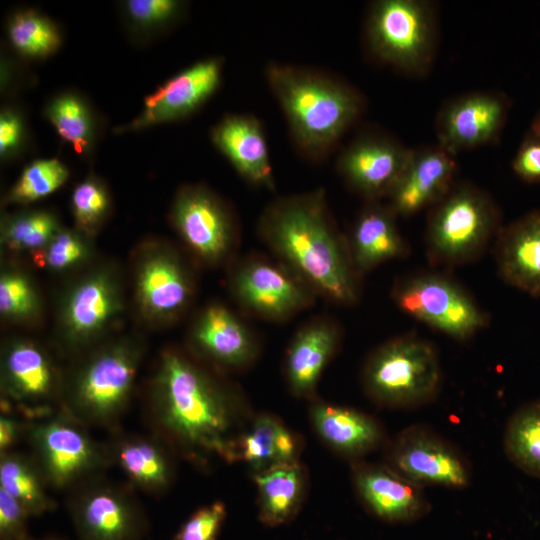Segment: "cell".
Returning a JSON list of instances; mask_svg holds the SVG:
<instances>
[{"mask_svg":"<svg viewBox=\"0 0 540 540\" xmlns=\"http://www.w3.org/2000/svg\"><path fill=\"white\" fill-rule=\"evenodd\" d=\"M259 229L282 264L314 293L342 305L358 301L359 275L348 242L331 219L323 189L272 203Z\"/></svg>","mask_w":540,"mask_h":540,"instance_id":"6da1fadb","label":"cell"},{"mask_svg":"<svg viewBox=\"0 0 540 540\" xmlns=\"http://www.w3.org/2000/svg\"><path fill=\"white\" fill-rule=\"evenodd\" d=\"M148 403L156 430L181 449L237 460L230 392L181 351L168 349L160 355Z\"/></svg>","mask_w":540,"mask_h":540,"instance_id":"7a4b0ae2","label":"cell"},{"mask_svg":"<svg viewBox=\"0 0 540 540\" xmlns=\"http://www.w3.org/2000/svg\"><path fill=\"white\" fill-rule=\"evenodd\" d=\"M266 78L296 145L310 157L324 155L363 109L353 87L308 69L271 63Z\"/></svg>","mask_w":540,"mask_h":540,"instance_id":"3957f363","label":"cell"},{"mask_svg":"<svg viewBox=\"0 0 540 540\" xmlns=\"http://www.w3.org/2000/svg\"><path fill=\"white\" fill-rule=\"evenodd\" d=\"M501 212L478 186L455 183L428 215L426 254L435 266H461L479 259L501 229Z\"/></svg>","mask_w":540,"mask_h":540,"instance_id":"277c9868","label":"cell"},{"mask_svg":"<svg viewBox=\"0 0 540 540\" xmlns=\"http://www.w3.org/2000/svg\"><path fill=\"white\" fill-rule=\"evenodd\" d=\"M363 385L368 396L388 408L414 409L438 394L442 372L436 348L415 334L397 336L367 359Z\"/></svg>","mask_w":540,"mask_h":540,"instance_id":"5b68a950","label":"cell"},{"mask_svg":"<svg viewBox=\"0 0 540 540\" xmlns=\"http://www.w3.org/2000/svg\"><path fill=\"white\" fill-rule=\"evenodd\" d=\"M365 38L370 53L381 63L424 76L437 53L435 7L425 0L375 1L368 12Z\"/></svg>","mask_w":540,"mask_h":540,"instance_id":"8992f818","label":"cell"},{"mask_svg":"<svg viewBox=\"0 0 540 540\" xmlns=\"http://www.w3.org/2000/svg\"><path fill=\"white\" fill-rule=\"evenodd\" d=\"M141 355V347L126 339L93 353L68 385L64 412L83 425L116 420L130 400Z\"/></svg>","mask_w":540,"mask_h":540,"instance_id":"52a82bcc","label":"cell"},{"mask_svg":"<svg viewBox=\"0 0 540 540\" xmlns=\"http://www.w3.org/2000/svg\"><path fill=\"white\" fill-rule=\"evenodd\" d=\"M391 296L400 310L455 340H467L489 324L487 312L472 294L444 273L402 277Z\"/></svg>","mask_w":540,"mask_h":540,"instance_id":"ba28073f","label":"cell"},{"mask_svg":"<svg viewBox=\"0 0 540 540\" xmlns=\"http://www.w3.org/2000/svg\"><path fill=\"white\" fill-rule=\"evenodd\" d=\"M29 442L47 484L64 489L92 479L108 463V454L62 412L39 419L28 428Z\"/></svg>","mask_w":540,"mask_h":540,"instance_id":"9c48e42d","label":"cell"},{"mask_svg":"<svg viewBox=\"0 0 540 540\" xmlns=\"http://www.w3.org/2000/svg\"><path fill=\"white\" fill-rule=\"evenodd\" d=\"M78 487L68 505L77 540H144L148 519L130 489L99 480Z\"/></svg>","mask_w":540,"mask_h":540,"instance_id":"30bf717a","label":"cell"},{"mask_svg":"<svg viewBox=\"0 0 540 540\" xmlns=\"http://www.w3.org/2000/svg\"><path fill=\"white\" fill-rule=\"evenodd\" d=\"M388 466L424 487H466L471 478L469 462L451 442L423 425L402 430L391 443Z\"/></svg>","mask_w":540,"mask_h":540,"instance_id":"8fae6325","label":"cell"},{"mask_svg":"<svg viewBox=\"0 0 540 540\" xmlns=\"http://www.w3.org/2000/svg\"><path fill=\"white\" fill-rule=\"evenodd\" d=\"M57 384L55 366L44 349L24 339L5 344L1 354V411L15 405L28 418H44L51 412L49 402Z\"/></svg>","mask_w":540,"mask_h":540,"instance_id":"7c38bea8","label":"cell"},{"mask_svg":"<svg viewBox=\"0 0 540 540\" xmlns=\"http://www.w3.org/2000/svg\"><path fill=\"white\" fill-rule=\"evenodd\" d=\"M123 309L114 271L99 268L77 280L60 308V334L68 348H81L108 329Z\"/></svg>","mask_w":540,"mask_h":540,"instance_id":"4fadbf2b","label":"cell"},{"mask_svg":"<svg viewBox=\"0 0 540 540\" xmlns=\"http://www.w3.org/2000/svg\"><path fill=\"white\" fill-rule=\"evenodd\" d=\"M231 290L249 312L281 320L308 307L314 291L283 264L264 259L242 262L231 277Z\"/></svg>","mask_w":540,"mask_h":540,"instance_id":"5bb4252c","label":"cell"},{"mask_svg":"<svg viewBox=\"0 0 540 540\" xmlns=\"http://www.w3.org/2000/svg\"><path fill=\"white\" fill-rule=\"evenodd\" d=\"M510 109L502 93L476 91L447 101L436 118L438 144L454 156L462 151L495 143Z\"/></svg>","mask_w":540,"mask_h":540,"instance_id":"9a60e30c","label":"cell"},{"mask_svg":"<svg viewBox=\"0 0 540 540\" xmlns=\"http://www.w3.org/2000/svg\"><path fill=\"white\" fill-rule=\"evenodd\" d=\"M171 218L182 240L203 262L217 264L231 252L235 239L232 218L221 201L204 187L180 189Z\"/></svg>","mask_w":540,"mask_h":540,"instance_id":"2e32d148","label":"cell"},{"mask_svg":"<svg viewBox=\"0 0 540 540\" xmlns=\"http://www.w3.org/2000/svg\"><path fill=\"white\" fill-rule=\"evenodd\" d=\"M192 295L191 276L175 252L155 247L140 257L135 274V297L147 320L171 321L185 310Z\"/></svg>","mask_w":540,"mask_h":540,"instance_id":"e0dca14e","label":"cell"},{"mask_svg":"<svg viewBox=\"0 0 540 540\" xmlns=\"http://www.w3.org/2000/svg\"><path fill=\"white\" fill-rule=\"evenodd\" d=\"M455 156L439 144L411 149L398 180L388 195L398 216H411L432 208L455 185Z\"/></svg>","mask_w":540,"mask_h":540,"instance_id":"ac0fdd59","label":"cell"},{"mask_svg":"<svg viewBox=\"0 0 540 540\" xmlns=\"http://www.w3.org/2000/svg\"><path fill=\"white\" fill-rule=\"evenodd\" d=\"M411 149L380 135H366L352 142L340 155L338 170L347 184L374 202L388 197Z\"/></svg>","mask_w":540,"mask_h":540,"instance_id":"d6986e66","label":"cell"},{"mask_svg":"<svg viewBox=\"0 0 540 540\" xmlns=\"http://www.w3.org/2000/svg\"><path fill=\"white\" fill-rule=\"evenodd\" d=\"M221 73L222 64L216 58L183 70L146 96L142 112L126 130L143 129L191 114L216 91Z\"/></svg>","mask_w":540,"mask_h":540,"instance_id":"ffe728a7","label":"cell"},{"mask_svg":"<svg viewBox=\"0 0 540 540\" xmlns=\"http://www.w3.org/2000/svg\"><path fill=\"white\" fill-rule=\"evenodd\" d=\"M353 481L366 508L384 521L413 522L430 509L423 487L388 465L358 464Z\"/></svg>","mask_w":540,"mask_h":540,"instance_id":"44dd1931","label":"cell"},{"mask_svg":"<svg viewBox=\"0 0 540 540\" xmlns=\"http://www.w3.org/2000/svg\"><path fill=\"white\" fill-rule=\"evenodd\" d=\"M494 255L504 282L532 297H540V209L502 226Z\"/></svg>","mask_w":540,"mask_h":540,"instance_id":"7402d4cb","label":"cell"},{"mask_svg":"<svg viewBox=\"0 0 540 540\" xmlns=\"http://www.w3.org/2000/svg\"><path fill=\"white\" fill-rule=\"evenodd\" d=\"M212 142L247 182L274 188V176L264 130L252 115L224 117L211 132Z\"/></svg>","mask_w":540,"mask_h":540,"instance_id":"603a6c76","label":"cell"},{"mask_svg":"<svg viewBox=\"0 0 540 540\" xmlns=\"http://www.w3.org/2000/svg\"><path fill=\"white\" fill-rule=\"evenodd\" d=\"M191 341L202 355L227 367L244 366L257 352L250 329L220 304H211L200 312L191 330Z\"/></svg>","mask_w":540,"mask_h":540,"instance_id":"cb8c5ba5","label":"cell"},{"mask_svg":"<svg viewBox=\"0 0 540 540\" xmlns=\"http://www.w3.org/2000/svg\"><path fill=\"white\" fill-rule=\"evenodd\" d=\"M396 214L390 206L377 202L367 205L352 227L349 251L358 275L397 258L405 257L409 247L401 235Z\"/></svg>","mask_w":540,"mask_h":540,"instance_id":"d4e9b609","label":"cell"},{"mask_svg":"<svg viewBox=\"0 0 540 540\" xmlns=\"http://www.w3.org/2000/svg\"><path fill=\"white\" fill-rule=\"evenodd\" d=\"M339 342V331L330 321L314 320L294 336L286 357V376L292 392L311 394L333 356Z\"/></svg>","mask_w":540,"mask_h":540,"instance_id":"484cf974","label":"cell"},{"mask_svg":"<svg viewBox=\"0 0 540 540\" xmlns=\"http://www.w3.org/2000/svg\"><path fill=\"white\" fill-rule=\"evenodd\" d=\"M311 419L319 436L334 450L350 458L375 450L384 440L381 425L370 415L353 408L316 404Z\"/></svg>","mask_w":540,"mask_h":540,"instance_id":"4316f807","label":"cell"},{"mask_svg":"<svg viewBox=\"0 0 540 540\" xmlns=\"http://www.w3.org/2000/svg\"><path fill=\"white\" fill-rule=\"evenodd\" d=\"M259 518L268 526H278L293 518L304 490V474L295 463L273 465L255 476Z\"/></svg>","mask_w":540,"mask_h":540,"instance_id":"83f0119b","label":"cell"},{"mask_svg":"<svg viewBox=\"0 0 540 540\" xmlns=\"http://www.w3.org/2000/svg\"><path fill=\"white\" fill-rule=\"evenodd\" d=\"M112 455L132 484L140 489L157 494L169 486L172 479L171 463L156 439H122L115 445Z\"/></svg>","mask_w":540,"mask_h":540,"instance_id":"f1b7e54d","label":"cell"},{"mask_svg":"<svg viewBox=\"0 0 540 540\" xmlns=\"http://www.w3.org/2000/svg\"><path fill=\"white\" fill-rule=\"evenodd\" d=\"M46 484L35 462L11 451L1 454L0 488L19 501L30 516H39L54 508L55 502L46 492Z\"/></svg>","mask_w":540,"mask_h":540,"instance_id":"f546056e","label":"cell"},{"mask_svg":"<svg viewBox=\"0 0 540 540\" xmlns=\"http://www.w3.org/2000/svg\"><path fill=\"white\" fill-rule=\"evenodd\" d=\"M504 450L525 473L540 478V400L519 407L504 434Z\"/></svg>","mask_w":540,"mask_h":540,"instance_id":"4dcf8cb0","label":"cell"},{"mask_svg":"<svg viewBox=\"0 0 540 540\" xmlns=\"http://www.w3.org/2000/svg\"><path fill=\"white\" fill-rule=\"evenodd\" d=\"M60 230L57 218L47 211H27L6 217L1 225V242L13 251L44 249Z\"/></svg>","mask_w":540,"mask_h":540,"instance_id":"1f68e13d","label":"cell"},{"mask_svg":"<svg viewBox=\"0 0 540 540\" xmlns=\"http://www.w3.org/2000/svg\"><path fill=\"white\" fill-rule=\"evenodd\" d=\"M8 36L21 54L33 58L54 53L61 43L60 34L53 23L32 11L13 16L8 26Z\"/></svg>","mask_w":540,"mask_h":540,"instance_id":"d6a6232c","label":"cell"},{"mask_svg":"<svg viewBox=\"0 0 540 540\" xmlns=\"http://www.w3.org/2000/svg\"><path fill=\"white\" fill-rule=\"evenodd\" d=\"M46 116L62 139L82 154L89 148L93 125L84 102L73 94L55 98L46 108Z\"/></svg>","mask_w":540,"mask_h":540,"instance_id":"836d02e7","label":"cell"},{"mask_svg":"<svg viewBox=\"0 0 540 540\" xmlns=\"http://www.w3.org/2000/svg\"><path fill=\"white\" fill-rule=\"evenodd\" d=\"M69 177L67 167L57 159L30 163L6 195V201L27 204L44 198L60 188Z\"/></svg>","mask_w":540,"mask_h":540,"instance_id":"e575fe53","label":"cell"},{"mask_svg":"<svg viewBox=\"0 0 540 540\" xmlns=\"http://www.w3.org/2000/svg\"><path fill=\"white\" fill-rule=\"evenodd\" d=\"M40 298L30 278L17 270L0 276V313L11 321H28L40 311Z\"/></svg>","mask_w":540,"mask_h":540,"instance_id":"d590c367","label":"cell"},{"mask_svg":"<svg viewBox=\"0 0 540 540\" xmlns=\"http://www.w3.org/2000/svg\"><path fill=\"white\" fill-rule=\"evenodd\" d=\"M280 424L268 415L256 418L251 430L236 442L237 460L243 459L257 472L275 465V441Z\"/></svg>","mask_w":540,"mask_h":540,"instance_id":"8d00e7d4","label":"cell"},{"mask_svg":"<svg viewBox=\"0 0 540 540\" xmlns=\"http://www.w3.org/2000/svg\"><path fill=\"white\" fill-rule=\"evenodd\" d=\"M71 206L79 232L92 234L107 216L110 206L107 190L100 181L88 178L75 187Z\"/></svg>","mask_w":540,"mask_h":540,"instance_id":"74e56055","label":"cell"},{"mask_svg":"<svg viewBox=\"0 0 540 540\" xmlns=\"http://www.w3.org/2000/svg\"><path fill=\"white\" fill-rule=\"evenodd\" d=\"M89 252L83 233L60 228L49 244L36 253L35 261L49 270L63 271L85 261Z\"/></svg>","mask_w":540,"mask_h":540,"instance_id":"f35d334b","label":"cell"},{"mask_svg":"<svg viewBox=\"0 0 540 540\" xmlns=\"http://www.w3.org/2000/svg\"><path fill=\"white\" fill-rule=\"evenodd\" d=\"M225 517L222 502L203 506L182 524L173 540H218Z\"/></svg>","mask_w":540,"mask_h":540,"instance_id":"ab89813d","label":"cell"},{"mask_svg":"<svg viewBox=\"0 0 540 540\" xmlns=\"http://www.w3.org/2000/svg\"><path fill=\"white\" fill-rule=\"evenodd\" d=\"M26 508L0 488V540H32L28 534Z\"/></svg>","mask_w":540,"mask_h":540,"instance_id":"60d3db41","label":"cell"},{"mask_svg":"<svg viewBox=\"0 0 540 540\" xmlns=\"http://www.w3.org/2000/svg\"><path fill=\"white\" fill-rule=\"evenodd\" d=\"M129 17L139 26L164 24L178 12L180 3L174 0H129L125 4Z\"/></svg>","mask_w":540,"mask_h":540,"instance_id":"b9f144b4","label":"cell"},{"mask_svg":"<svg viewBox=\"0 0 540 540\" xmlns=\"http://www.w3.org/2000/svg\"><path fill=\"white\" fill-rule=\"evenodd\" d=\"M512 169L524 182L540 183V139L530 130L512 160Z\"/></svg>","mask_w":540,"mask_h":540,"instance_id":"7bdbcfd3","label":"cell"},{"mask_svg":"<svg viewBox=\"0 0 540 540\" xmlns=\"http://www.w3.org/2000/svg\"><path fill=\"white\" fill-rule=\"evenodd\" d=\"M23 125L20 116L11 110H5L0 116V154L5 157L13 153L20 145Z\"/></svg>","mask_w":540,"mask_h":540,"instance_id":"ee69618b","label":"cell"},{"mask_svg":"<svg viewBox=\"0 0 540 540\" xmlns=\"http://www.w3.org/2000/svg\"><path fill=\"white\" fill-rule=\"evenodd\" d=\"M24 430L21 421L12 412L1 411L0 416V452H9Z\"/></svg>","mask_w":540,"mask_h":540,"instance_id":"f6af8a7d","label":"cell"},{"mask_svg":"<svg viewBox=\"0 0 540 540\" xmlns=\"http://www.w3.org/2000/svg\"><path fill=\"white\" fill-rule=\"evenodd\" d=\"M297 443L293 434L280 424L275 441V465L296 462Z\"/></svg>","mask_w":540,"mask_h":540,"instance_id":"bcb514c9","label":"cell"},{"mask_svg":"<svg viewBox=\"0 0 540 540\" xmlns=\"http://www.w3.org/2000/svg\"><path fill=\"white\" fill-rule=\"evenodd\" d=\"M530 131L540 139V112L535 116Z\"/></svg>","mask_w":540,"mask_h":540,"instance_id":"7dc6e473","label":"cell"},{"mask_svg":"<svg viewBox=\"0 0 540 540\" xmlns=\"http://www.w3.org/2000/svg\"><path fill=\"white\" fill-rule=\"evenodd\" d=\"M32 540H36V539L32 538ZM37 540H66V539L61 538V537H56V536H48V537L37 539Z\"/></svg>","mask_w":540,"mask_h":540,"instance_id":"c3c4849f","label":"cell"}]
</instances>
